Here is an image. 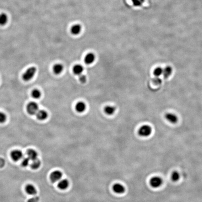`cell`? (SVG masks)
<instances>
[{"label":"cell","mask_w":202,"mask_h":202,"mask_svg":"<svg viewBox=\"0 0 202 202\" xmlns=\"http://www.w3.org/2000/svg\"><path fill=\"white\" fill-rule=\"evenodd\" d=\"M36 115L37 119L41 121L45 120L48 117V116L47 112L44 110H38Z\"/></svg>","instance_id":"52a82bcc"},{"label":"cell","mask_w":202,"mask_h":202,"mask_svg":"<svg viewBox=\"0 0 202 202\" xmlns=\"http://www.w3.org/2000/svg\"><path fill=\"white\" fill-rule=\"evenodd\" d=\"M81 31V25L79 24H74L71 28V32L72 34L77 35L80 33Z\"/></svg>","instance_id":"9a60e30c"},{"label":"cell","mask_w":202,"mask_h":202,"mask_svg":"<svg viewBox=\"0 0 202 202\" xmlns=\"http://www.w3.org/2000/svg\"><path fill=\"white\" fill-rule=\"evenodd\" d=\"M152 132V128L148 125H144L140 128L139 130V135L142 137H148L151 135Z\"/></svg>","instance_id":"3957f363"},{"label":"cell","mask_w":202,"mask_h":202,"mask_svg":"<svg viewBox=\"0 0 202 202\" xmlns=\"http://www.w3.org/2000/svg\"><path fill=\"white\" fill-rule=\"evenodd\" d=\"M62 176V174L61 171L55 170L51 173L50 175V179L51 182L55 183L57 182L61 179Z\"/></svg>","instance_id":"8992f818"},{"label":"cell","mask_w":202,"mask_h":202,"mask_svg":"<svg viewBox=\"0 0 202 202\" xmlns=\"http://www.w3.org/2000/svg\"><path fill=\"white\" fill-rule=\"evenodd\" d=\"M41 162L38 159H37L35 160H33L31 164V169H37L40 166Z\"/></svg>","instance_id":"44dd1931"},{"label":"cell","mask_w":202,"mask_h":202,"mask_svg":"<svg viewBox=\"0 0 202 202\" xmlns=\"http://www.w3.org/2000/svg\"><path fill=\"white\" fill-rule=\"evenodd\" d=\"M11 158L15 162H17L22 159L23 157V153L22 151L19 150H15L12 151L10 154Z\"/></svg>","instance_id":"5b68a950"},{"label":"cell","mask_w":202,"mask_h":202,"mask_svg":"<svg viewBox=\"0 0 202 202\" xmlns=\"http://www.w3.org/2000/svg\"><path fill=\"white\" fill-rule=\"evenodd\" d=\"M30 163V159L28 158H25L23 159L22 162V165L23 167H27Z\"/></svg>","instance_id":"484cf974"},{"label":"cell","mask_w":202,"mask_h":202,"mask_svg":"<svg viewBox=\"0 0 202 202\" xmlns=\"http://www.w3.org/2000/svg\"><path fill=\"white\" fill-rule=\"evenodd\" d=\"M7 117L5 113L0 112V123H3L6 121Z\"/></svg>","instance_id":"d4e9b609"},{"label":"cell","mask_w":202,"mask_h":202,"mask_svg":"<svg viewBox=\"0 0 202 202\" xmlns=\"http://www.w3.org/2000/svg\"><path fill=\"white\" fill-rule=\"evenodd\" d=\"M36 68L34 67H30L25 71V73L23 74V79L26 81H29L35 76L36 73Z\"/></svg>","instance_id":"6da1fadb"},{"label":"cell","mask_w":202,"mask_h":202,"mask_svg":"<svg viewBox=\"0 0 202 202\" xmlns=\"http://www.w3.org/2000/svg\"><path fill=\"white\" fill-rule=\"evenodd\" d=\"M96 56L93 53H89L84 58V62L87 65L93 63L95 60Z\"/></svg>","instance_id":"9c48e42d"},{"label":"cell","mask_w":202,"mask_h":202,"mask_svg":"<svg viewBox=\"0 0 202 202\" xmlns=\"http://www.w3.org/2000/svg\"><path fill=\"white\" fill-rule=\"evenodd\" d=\"M40 200V198L38 196H34L28 200L27 202H38Z\"/></svg>","instance_id":"f1b7e54d"},{"label":"cell","mask_w":202,"mask_h":202,"mask_svg":"<svg viewBox=\"0 0 202 202\" xmlns=\"http://www.w3.org/2000/svg\"><path fill=\"white\" fill-rule=\"evenodd\" d=\"M38 110L39 106L36 102H30L27 106V111L30 115H36Z\"/></svg>","instance_id":"7a4b0ae2"},{"label":"cell","mask_w":202,"mask_h":202,"mask_svg":"<svg viewBox=\"0 0 202 202\" xmlns=\"http://www.w3.org/2000/svg\"><path fill=\"white\" fill-rule=\"evenodd\" d=\"M113 189L115 192L117 194H123L125 192L126 189L123 185L120 183H116L114 185Z\"/></svg>","instance_id":"ba28073f"},{"label":"cell","mask_w":202,"mask_h":202,"mask_svg":"<svg viewBox=\"0 0 202 202\" xmlns=\"http://www.w3.org/2000/svg\"><path fill=\"white\" fill-rule=\"evenodd\" d=\"M79 81L82 83H84L87 81L86 76L84 74H81L80 76H79Z\"/></svg>","instance_id":"4316f807"},{"label":"cell","mask_w":202,"mask_h":202,"mask_svg":"<svg viewBox=\"0 0 202 202\" xmlns=\"http://www.w3.org/2000/svg\"><path fill=\"white\" fill-rule=\"evenodd\" d=\"M173 72V69L170 66H167L166 67L163 69V76L165 78H168L171 76Z\"/></svg>","instance_id":"d6986e66"},{"label":"cell","mask_w":202,"mask_h":202,"mask_svg":"<svg viewBox=\"0 0 202 202\" xmlns=\"http://www.w3.org/2000/svg\"><path fill=\"white\" fill-rule=\"evenodd\" d=\"M25 191L28 194L31 195H35L37 192L35 187L32 184H28L26 186Z\"/></svg>","instance_id":"4fadbf2b"},{"label":"cell","mask_w":202,"mask_h":202,"mask_svg":"<svg viewBox=\"0 0 202 202\" xmlns=\"http://www.w3.org/2000/svg\"><path fill=\"white\" fill-rule=\"evenodd\" d=\"M86 109V105L85 103L79 102L77 103L76 105V110L78 112L83 113Z\"/></svg>","instance_id":"7c38bea8"},{"label":"cell","mask_w":202,"mask_h":202,"mask_svg":"<svg viewBox=\"0 0 202 202\" xmlns=\"http://www.w3.org/2000/svg\"><path fill=\"white\" fill-rule=\"evenodd\" d=\"M31 95L33 96V98L35 99H39L41 96V93L39 90L35 89L33 90V91H32Z\"/></svg>","instance_id":"7402d4cb"},{"label":"cell","mask_w":202,"mask_h":202,"mask_svg":"<svg viewBox=\"0 0 202 202\" xmlns=\"http://www.w3.org/2000/svg\"><path fill=\"white\" fill-rule=\"evenodd\" d=\"M27 155L28 158L31 160H34L37 159L38 156V154L37 152L35 151V150L33 149H28L27 151Z\"/></svg>","instance_id":"8fae6325"},{"label":"cell","mask_w":202,"mask_h":202,"mask_svg":"<svg viewBox=\"0 0 202 202\" xmlns=\"http://www.w3.org/2000/svg\"><path fill=\"white\" fill-rule=\"evenodd\" d=\"M180 177V174H179V173L177 172V171H174L171 174V180L173 182H177V181H178L179 180Z\"/></svg>","instance_id":"603a6c76"},{"label":"cell","mask_w":202,"mask_h":202,"mask_svg":"<svg viewBox=\"0 0 202 202\" xmlns=\"http://www.w3.org/2000/svg\"><path fill=\"white\" fill-rule=\"evenodd\" d=\"M8 21V17L5 13L0 14V25L3 26L7 23Z\"/></svg>","instance_id":"ffe728a7"},{"label":"cell","mask_w":202,"mask_h":202,"mask_svg":"<svg viewBox=\"0 0 202 202\" xmlns=\"http://www.w3.org/2000/svg\"><path fill=\"white\" fill-rule=\"evenodd\" d=\"M5 161L4 159L0 158V168H2L5 166Z\"/></svg>","instance_id":"f546056e"},{"label":"cell","mask_w":202,"mask_h":202,"mask_svg":"<svg viewBox=\"0 0 202 202\" xmlns=\"http://www.w3.org/2000/svg\"><path fill=\"white\" fill-rule=\"evenodd\" d=\"M162 179L159 176L152 177L150 180V184L153 188H159L162 185Z\"/></svg>","instance_id":"277c9868"},{"label":"cell","mask_w":202,"mask_h":202,"mask_svg":"<svg viewBox=\"0 0 202 202\" xmlns=\"http://www.w3.org/2000/svg\"><path fill=\"white\" fill-rule=\"evenodd\" d=\"M104 110V112L107 115L111 116V115H113L115 113L116 109L115 107L113 106L108 105V106L105 107Z\"/></svg>","instance_id":"2e32d148"},{"label":"cell","mask_w":202,"mask_h":202,"mask_svg":"<svg viewBox=\"0 0 202 202\" xmlns=\"http://www.w3.org/2000/svg\"><path fill=\"white\" fill-rule=\"evenodd\" d=\"M163 69L162 67H157L153 71V74L155 76H160L163 74Z\"/></svg>","instance_id":"cb8c5ba5"},{"label":"cell","mask_w":202,"mask_h":202,"mask_svg":"<svg viewBox=\"0 0 202 202\" xmlns=\"http://www.w3.org/2000/svg\"><path fill=\"white\" fill-rule=\"evenodd\" d=\"M165 117L167 121L172 124H176L178 121V117L177 116L174 114L168 113L165 115Z\"/></svg>","instance_id":"30bf717a"},{"label":"cell","mask_w":202,"mask_h":202,"mask_svg":"<svg viewBox=\"0 0 202 202\" xmlns=\"http://www.w3.org/2000/svg\"><path fill=\"white\" fill-rule=\"evenodd\" d=\"M73 72L77 76H80L83 74L84 71V67L82 65L80 64L75 65L73 69Z\"/></svg>","instance_id":"5bb4252c"},{"label":"cell","mask_w":202,"mask_h":202,"mask_svg":"<svg viewBox=\"0 0 202 202\" xmlns=\"http://www.w3.org/2000/svg\"><path fill=\"white\" fill-rule=\"evenodd\" d=\"M132 1L135 6H139L143 3L144 0H132Z\"/></svg>","instance_id":"83f0119b"},{"label":"cell","mask_w":202,"mask_h":202,"mask_svg":"<svg viewBox=\"0 0 202 202\" xmlns=\"http://www.w3.org/2000/svg\"><path fill=\"white\" fill-rule=\"evenodd\" d=\"M63 66L61 64H56L53 67V71L56 74H60L63 72Z\"/></svg>","instance_id":"e0dca14e"},{"label":"cell","mask_w":202,"mask_h":202,"mask_svg":"<svg viewBox=\"0 0 202 202\" xmlns=\"http://www.w3.org/2000/svg\"><path fill=\"white\" fill-rule=\"evenodd\" d=\"M69 184V183L68 180L67 179L62 180L58 183V187L60 190H64L68 188Z\"/></svg>","instance_id":"ac0fdd59"}]
</instances>
